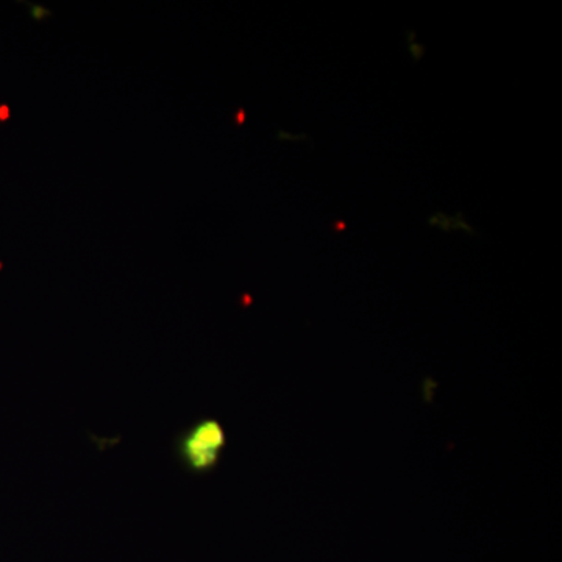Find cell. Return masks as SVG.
Masks as SVG:
<instances>
[{
    "mask_svg": "<svg viewBox=\"0 0 562 562\" xmlns=\"http://www.w3.org/2000/svg\"><path fill=\"white\" fill-rule=\"evenodd\" d=\"M227 436L220 422L205 419L192 425L180 441V457L194 472H206L216 468Z\"/></svg>",
    "mask_w": 562,
    "mask_h": 562,
    "instance_id": "obj_1",
    "label": "cell"
},
{
    "mask_svg": "<svg viewBox=\"0 0 562 562\" xmlns=\"http://www.w3.org/2000/svg\"><path fill=\"white\" fill-rule=\"evenodd\" d=\"M32 13H33V18H35V20H43L44 18V14H50V11L49 10H44L43 7H36V5H32Z\"/></svg>",
    "mask_w": 562,
    "mask_h": 562,
    "instance_id": "obj_2",
    "label": "cell"
},
{
    "mask_svg": "<svg viewBox=\"0 0 562 562\" xmlns=\"http://www.w3.org/2000/svg\"><path fill=\"white\" fill-rule=\"evenodd\" d=\"M11 116V110L9 105H0V122L9 121Z\"/></svg>",
    "mask_w": 562,
    "mask_h": 562,
    "instance_id": "obj_3",
    "label": "cell"
}]
</instances>
